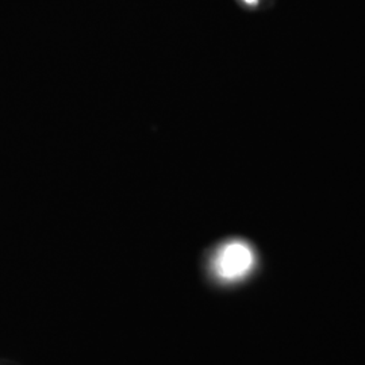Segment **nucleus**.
Masks as SVG:
<instances>
[{
  "label": "nucleus",
  "mask_w": 365,
  "mask_h": 365,
  "mask_svg": "<svg viewBox=\"0 0 365 365\" xmlns=\"http://www.w3.org/2000/svg\"><path fill=\"white\" fill-rule=\"evenodd\" d=\"M255 267V253L247 242L232 241L217 252L212 260V269L223 282L244 279Z\"/></svg>",
  "instance_id": "obj_1"
},
{
  "label": "nucleus",
  "mask_w": 365,
  "mask_h": 365,
  "mask_svg": "<svg viewBox=\"0 0 365 365\" xmlns=\"http://www.w3.org/2000/svg\"><path fill=\"white\" fill-rule=\"evenodd\" d=\"M244 1H247L248 4H256L257 3V0H244Z\"/></svg>",
  "instance_id": "obj_2"
}]
</instances>
